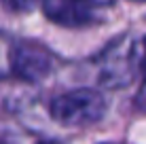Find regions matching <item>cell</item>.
<instances>
[{
  "label": "cell",
  "mask_w": 146,
  "mask_h": 144,
  "mask_svg": "<svg viewBox=\"0 0 146 144\" xmlns=\"http://www.w3.org/2000/svg\"><path fill=\"white\" fill-rule=\"evenodd\" d=\"M42 9L51 21L62 26H85L91 21V4L87 0H42Z\"/></svg>",
  "instance_id": "obj_3"
},
{
  "label": "cell",
  "mask_w": 146,
  "mask_h": 144,
  "mask_svg": "<svg viewBox=\"0 0 146 144\" xmlns=\"http://www.w3.org/2000/svg\"><path fill=\"white\" fill-rule=\"evenodd\" d=\"M40 144H57V142H40Z\"/></svg>",
  "instance_id": "obj_7"
},
{
  "label": "cell",
  "mask_w": 146,
  "mask_h": 144,
  "mask_svg": "<svg viewBox=\"0 0 146 144\" xmlns=\"http://www.w3.org/2000/svg\"><path fill=\"white\" fill-rule=\"evenodd\" d=\"M144 47H146V36H144Z\"/></svg>",
  "instance_id": "obj_8"
},
{
  "label": "cell",
  "mask_w": 146,
  "mask_h": 144,
  "mask_svg": "<svg viewBox=\"0 0 146 144\" xmlns=\"http://www.w3.org/2000/svg\"><path fill=\"white\" fill-rule=\"evenodd\" d=\"M142 74H144V81H146V55L142 59Z\"/></svg>",
  "instance_id": "obj_6"
},
{
  "label": "cell",
  "mask_w": 146,
  "mask_h": 144,
  "mask_svg": "<svg viewBox=\"0 0 146 144\" xmlns=\"http://www.w3.org/2000/svg\"><path fill=\"white\" fill-rule=\"evenodd\" d=\"M51 117L59 125L66 127H85L93 125L106 112V100L102 93L93 91V89H72L68 93L53 98L51 106Z\"/></svg>",
  "instance_id": "obj_1"
},
{
  "label": "cell",
  "mask_w": 146,
  "mask_h": 144,
  "mask_svg": "<svg viewBox=\"0 0 146 144\" xmlns=\"http://www.w3.org/2000/svg\"><path fill=\"white\" fill-rule=\"evenodd\" d=\"M11 68L19 78L38 83L53 70V55L32 40H21L11 51Z\"/></svg>",
  "instance_id": "obj_2"
},
{
  "label": "cell",
  "mask_w": 146,
  "mask_h": 144,
  "mask_svg": "<svg viewBox=\"0 0 146 144\" xmlns=\"http://www.w3.org/2000/svg\"><path fill=\"white\" fill-rule=\"evenodd\" d=\"M9 4H11L15 11H30L36 4V0H9Z\"/></svg>",
  "instance_id": "obj_4"
},
{
  "label": "cell",
  "mask_w": 146,
  "mask_h": 144,
  "mask_svg": "<svg viewBox=\"0 0 146 144\" xmlns=\"http://www.w3.org/2000/svg\"><path fill=\"white\" fill-rule=\"evenodd\" d=\"M135 106H140V108H142V110H146V83H144L142 91H140L138 100H135Z\"/></svg>",
  "instance_id": "obj_5"
}]
</instances>
